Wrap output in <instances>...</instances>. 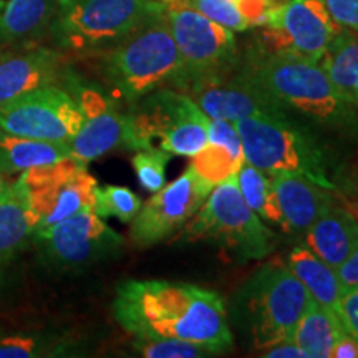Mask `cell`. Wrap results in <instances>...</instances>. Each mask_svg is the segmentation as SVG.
Returning a JSON list of instances; mask_svg holds the SVG:
<instances>
[{"label":"cell","mask_w":358,"mask_h":358,"mask_svg":"<svg viewBox=\"0 0 358 358\" xmlns=\"http://www.w3.org/2000/svg\"><path fill=\"white\" fill-rule=\"evenodd\" d=\"M113 315L134 338L187 340L213 353L232 345L221 295L185 282H123L116 289Z\"/></svg>","instance_id":"cell-1"},{"label":"cell","mask_w":358,"mask_h":358,"mask_svg":"<svg viewBox=\"0 0 358 358\" xmlns=\"http://www.w3.org/2000/svg\"><path fill=\"white\" fill-rule=\"evenodd\" d=\"M244 73L282 106L338 131L357 134V110L338 92L320 64L294 53L252 57Z\"/></svg>","instance_id":"cell-2"},{"label":"cell","mask_w":358,"mask_h":358,"mask_svg":"<svg viewBox=\"0 0 358 358\" xmlns=\"http://www.w3.org/2000/svg\"><path fill=\"white\" fill-rule=\"evenodd\" d=\"M100 73L115 96L134 105L148 93L173 83L178 87L182 60L166 15L146 24L101 55Z\"/></svg>","instance_id":"cell-3"},{"label":"cell","mask_w":358,"mask_h":358,"mask_svg":"<svg viewBox=\"0 0 358 358\" xmlns=\"http://www.w3.org/2000/svg\"><path fill=\"white\" fill-rule=\"evenodd\" d=\"M163 15L159 0H55L48 34L62 50L105 52Z\"/></svg>","instance_id":"cell-4"},{"label":"cell","mask_w":358,"mask_h":358,"mask_svg":"<svg viewBox=\"0 0 358 358\" xmlns=\"http://www.w3.org/2000/svg\"><path fill=\"white\" fill-rule=\"evenodd\" d=\"M234 124L243 141L244 159L252 166L268 174H297L335 191L325 150L289 115L250 116Z\"/></svg>","instance_id":"cell-5"},{"label":"cell","mask_w":358,"mask_h":358,"mask_svg":"<svg viewBox=\"0 0 358 358\" xmlns=\"http://www.w3.org/2000/svg\"><path fill=\"white\" fill-rule=\"evenodd\" d=\"M129 150H159L192 158L208 145L209 118L187 93L159 88L131 105Z\"/></svg>","instance_id":"cell-6"},{"label":"cell","mask_w":358,"mask_h":358,"mask_svg":"<svg viewBox=\"0 0 358 358\" xmlns=\"http://www.w3.org/2000/svg\"><path fill=\"white\" fill-rule=\"evenodd\" d=\"M182 236L186 241H216L243 262L267 257L277 243L274 232L244 201L236 174L213 187Z\"/></svg>","instance_id":"cell-7"},{"label":"cell","mask_w":358,"mask_h":358,"mask_svg":"<svg viewBox=\"0 0 358 358\" xmlns=\"http://www.w3.org/2000/svg\"><path fill=\"white\" fill-rule=\"evenodd\" d=\"M310 294L287 266L268 264L249 284V313L254 345L266 350L292 340Z\"/></svg>","instance_id":"cell-8"},{"label":"cell","mask_w":358,"mask_h":358,"mask_svg":"<svg viewBox=\"0 0 358 358\" xmlns=\"http://www.w3.org/2000/svg\"><path fill=\"white\" fill-rule=\"evenodd\" d=\"M19 178L37 219L35 232L95 208L96 179L71 156L47 166L27 169Z\"/></svg>","instance_id":"cell-9"},{"label":"cell","mask_w":358,"mask_h":358,"mask_svg":"<svg viewBox=\"0 0 358 358\" xmlns=\"http://www.w3.org/2000/svg\"><path fill=\"white\" fill-rule=\"evenodd\" d=\"M166 20L182 60V75L176 90L198 78L231 70L237 50L231 29L189 6L166 7Z\"/></svg>","instance_id":"cell-10"},{"label":"cell","mask_w":358,"mask_h":358,"mask_svg":"<svg viewBox=\"0 0 358 358\" xmlns=\"http://www.w3.org/2000/svg\"><path fill=\"white\" fill-rule=\"evenodd\" d=\"M82 120L77 100L60 85L37 88L0 106V128L37 141L69 145Z\"/></svg>","instance_id":"cell-11"},{"label":"cell","mask_w":358,"mask_h":358,"mask_svg":"<svg viewBox=\"0 0 358 358\" xmlns=\"http://www.w3.org/2000/svg\"><path fill=\"white\" fill-rule=\"evenodd\" d=\"M42 257L57 268H82L122 252L124 239L90 209L34 234Z\"/></svg>","instance_id":"cell-12"},{"label":"cell","mask_w":358,"mask_h":358,"mask_svg":"<svg viewBox=\"0 0 358 358\" xmlns=\"http://www.w3.org/2000/svg\"><path fill=\"white\" fill-rule=\"evenodd\" d=\"M261 27L271 52L294 53L320 64L330 43L342 32L324 0H287L266 13Z\"/></svg>","instance_id":"cell-13"},{"label":"cell","mask_w":358,"mask_h":358,"mask_svg":"<svg viewBox=\"0 0 358 358\" xmlns=\"http://www.w3.org/2000/svg\"><path fill=\"white\" fill-rule=\"evenodd\" d=\"M211 191L213 187L206 185L194 169L186 168L181 176L153 192L141 204L129 227L131 243L138 248H151L173 236L199 211Z\"/></svg>","instance_id":"cell-14"},{"label":"cell","mask_w":358,"mask_h":358,"mask_svg":"<svg viewBox=\"0 0 358 358\" xmlns=\"http://www.w3.org/2000/svg\"><path fill=\"white\" fill-rule=\"evenodd\" d=\"M66 80V77H65ZM82 111V127L69 143L70 156L87 166L93 159L127 148L129 150V118L115 100L100 90L66 80Z\"/></svg>","instance_id":"cell-15"},{"label":"cell","mask_w":358,"mask_h":358,"mask_svg":"<svg viewBox=\"0 0 358 358\" xmlns=\"http://www.w3.org/2000/svg\"><path fill=\"white\" fill-rule=\"evenodd\" d=\"M181 92L187 93L198 103L208 118L239 122L250 116L289 115V110L254 83L244 70L234 75L224 71L198 78L187 83Z\"/></svg>","instance_id":"cell-16"},{"label":"cell","mask_w":358,"mask_h":358,"mask_svg":"<svg viewBox=\"0 0 358 358\" xmlns=\"http://www.w3.org/2000/svg\"><path fill=\"white\" fill-rule=\"evenodd\" d=\"M65 77L64 58L52 48H32L0 58V106L37 88L60 85Z\"/></svg>","instance_id":"cell-17"},{"label":"cell","mask_w":358,"mask_h":358,"mask_svg":"<svg viewBox=\"0 0 358 358\" xmlns=\"http://www.w3.org/2000/svg\"><path fill=\"white\" fill-rule=\"evenodd\" d=\"M272 186L282 214L280 227L290 234H303L327 208L337 203L335 191L297 174H272Z\"/></svg>","instance_id":"cell-18"},{"label":"cell","mask_w":358,"mask_h":358,"mask_svg":"<svg viewBox=\"0 0 358 358\" xmlns=\"http://www.w3.org/2000/svg\"><path fill=\"white\" fill-rule=\"evenodd\" d=\"M306 248L338 268L358 245V216L337 203L327 208L303 232Z\"/></svg>","instance_id":"cell-19"},{"label":"cell","mask_w":358,"mask_h":358,"mask_svg":"<svg viewBox=\"0 0 358 358\" xmlns=\"http://www.w3.org/2000/svg\"><path fill=\"white\" fill-rule=\"evenodd\" d=\"M37 219L20 178L0 196V268H8L34 239Z\"/></svg>","instance_id":"cell-20"},{"label":"cell","mask_w":358,"mask_h":358,"mask_svg":"<svg viewBox=\"0 0 358 358\" xmlns=\"http://www.w3.org/2000/svg\"><path fill=\"white\" fill-rule=\"evenodd\" d=\"M290 272L302 282L310 297L322 307L338 317L342 284H340L337 268L329 266L306 245H295L287 257ZM340 319V317H338Z\"/></svg>","instance_id":"cell-21"},{"label":"cell","mask_w":358,"mask_h":358,"mask_svg":"<svg viewBox=\"0 0 358 358\" xmlns=\"http://www.w3.org/2000/svg\"><path fill=\"white\" fill-rule=\"evenodd\" d=\"M55 0H0V47L48 32Z\"/></svg>","instance_id":"cell-22"},{"label":"cell","mask_w":358,"mask_h":358,"mask_svg":"<svg viewBox=\"0 0 358 358\" xmlns=\"http://www.w3.org/2000/svg\"><path fill=\"white\" fill-rule=\"evenodd\" d=\"M69 156V145L29 140L0 128V171L8 176L13 173L53 164Z\"/></svg>","instance_id":"cell-23"},{"label":"cell","mask_w":358,"mask_h":358,"mask_svg":"<svg viewBox=\"0 0 358 358\" xmlns=\"http://www.w3.org/2000/svg\"><path fill=\"white\" fill-rule=\"evenodd\" d=\"M347 332L337 315L310 299L299 320L292 340L303 353V358H330L340 335Z\"/></svg>","instance_id":"cell-24"},{"label":"cell","mask_w":358,"mask_h":358,"mask_svg":"<svg viewBox=\"0 0 358 358\" xmlns=\"http://www.w3.org/2000/svg\"><path fill=\"white\" fill-rule=\"evenodd\" d=\"M342 96L358 111V32L342 30L320 60Z\"/></svg>","instance_id":"cell-25"},{"label":"cell","mask_w":358,"mask_h":358,"mask_svg":"<svg viewBox=\"0 0 358 358\" xmlns=\"http://www.w3.org/2000/svg\"><path fill=\"white\" fill-rule=\"evenodd\" d=\"M236 181L244 201L259 217L282 226V214L272 186V174L252 166L244 159L236 174Z\"/></svg>","instance_id":"cell-26"},{"label":"cell","mask_w":358,"mask_h":358,"mask_svg":"<svg viewBox=\"0 0 358 358\" xmlns=\"http://www.w3.org/2000/svg\"><path fill=\"white\" fill-rule=\"evenodd\" d=\"M243 163L244 158L236 156L229 148L208 141L198 155L192 156L189 166L206 185L214 187L237 174Z\"/></svg>","instance_id":"cell-27"},{"label":"cell","mask_w":358,"mask_h":358,"mask_svg":"<svg viewBox=\"0 0 358 358\" xmlns=\"http://www.w3.org/2000/svg\"><path fill=\"white\" fill-rule=\"evenodd\" d=\"M64 350L60 338L42 332H13L0 335V358L52 357Z\"/></svg>","instance_id":"cell-28"},{"label":"cell","mask_w":358,"mask_h":358,"mask_svg":"<svg viewBox=\"0 0 358 358\" xmlns=\"http://www.w3.org/2000/svg\"><path fill=\"white\" fill-rule=\"evenodd\" d=\"M140 196L124 186H103L95 191V211L101 219L116 217L122 222H131L141 208Z\"/></svg>","instance_id":"cell-29"},{"label":"cell","mask_w":358,"mask_h":358,"mask_svg":"<svg viewBox=\"0 0 358 358\" xmlns=\"http://www.w3.org/2000/svg\"><path fill=\"white\" fill-rule=\"evenodd\" d=\"M134 348L148 358H198L213 353L203 345L179 338H134Z\"/></svg>","instance_id":"cell-30"},{"label":"cell","mask_w":358,"mask_h":358,"mask_svg":"<svg viewBox=\"0 0 358 358\" xmlns=\"http://www.w3.org/2000/svg\"><path fill=\"white\" fill-rule=\"evenodd\" d=\"M171 155L159 150H138L134 151L131 164L146 191L156 192L166 185V166Z\"/></svg>","instance_id":"cell-31"},{"label":"cell","mask_w":358,"mask_h":358,"mask_svg":"<svg viewBox=\"0 0 358 358\" xmlns=\"http://www.w3.org/2000/svg\"><path fill=\"white\" fill-rule=\"evenodd\" d=\"M187 6L232 32H244L249 29V22L241 12L237 0H187Z\"/></svg>","instance_id":"cell-32"},{"label":"cell","mask_w":358,"mask_h":358,"mask_svg":"<svg viewBox=\"0 0 358 358\" xmlns=\"http://www.w3.org/2000/svg\"><path fill=\"white\" fill-rule=\"evenodd\" d=\"M338 317L347 332L358 342V284L342 292Z\"/></svg>","instance_id":"cell-33"},{"label":"cell","mask_w":358,"mask_h":358,"mask_svg":"<svg viewBox=\"0 0 358 358\" xmlns=\"http://www.w3.org/2000/svg\"><path fill=\"white\" fill-rule=\"evenodd\" d=\"M334 20L347 30L358 32V0H324Z\"/></svg>","instance_id":"cell-34"},{"label":"cell","mask_w":358,"mask_h":358,"mask_svg":"<svg viewBox=\"0 0 358 358\" xmlns=\"http://www.w3.org/2000/svg\"><path fill=\"white\" fill-rule=\"evenodd\" d=\"M337 274L343 290L358 284V245L352 252V256L337 268Z\"/></svg>","instance_id":"cell-35"},{"label":"cell","mask_w":358,"mask_h":358,"mask_svg":"<svg viewBox=\"0 0 358 358\" xmlns=\"http://www.w3.org/2000/svg\"><path fill=\"white\" fill-rule=\"evenodd\" d=\"M330 358H358V342L350 334L343 332L335 342Z\"/></svg>","instance_id":"cell-36"},{"label":"cell","mask_w":358,"mask_h":358,"mask_svg":"<svg viewBox=\"0 0 358 358\" xmlns=\"http://www.w3.org/2000/svg\"><path fill=\"white\" fill-rule=\"evenodd\" d=\"M335 191H340V196L350 206V211L358 216V178H343L342 185L335 186Z\"/></svg>","instance_id":"cell-37"},{"label":"cell","mask_w":358,"mask_h":358,"mask_svg":"<svg viewBox=\"0 0 358 358\" xmlns=\"http://www.w3.org/2000/svg\"><path fill=\"white\" fill-rule=\"evenodd\" d=\"M264 357L267 358H303V353L299 348L294 340H287V342H280L274 347L266 348Z\"/></svg>","instance_id":"cell-38"},{"label":"cell","mask_w":358,"mask_h":358,"mask_svg":"<svg viewBox=\"0 0 358 358\" xmlns=\"http://www.w3.org/2000/svg\"><path fill=\"white\" fill-rule=\"evenodd\" d=\"M8 284H10V280H8V268H0V297L6 294Z\"/></svg>","instance_id":"cell-39"},{"label":"cell","mask_w":358,"mask_h":358,"mask_svg":"<svg viewBox=\"0 0 358 358\" xmlns=\"http://www.w3.org/2000/svg\"><path fill=\"white\" fill-rule=\"evenodd\" d=\"M10 176L6 174L3 171H0V196L3 194L8 189V186H10Z\"/></svg>","instance_id":"cell-40"},{"label":"cell","mask_w":358,"mask_h":358,"mask_svg":"<svg viewBox=\"0 0 358 358\" xmlns=\"http://www.w3.org/2000/svg\"><path fill=\"white\" fill-rule=\"evenodd\" d=\"M159 2H163L166 7H169V6H187V0H159Z\"/></svg>","instance_id":"cell-41"},{"label":"cell","mask_w":358,"mask_h":358,"mask_svg":"<svg viewBox=\"0 0 358 358\" xmlns=\"http://www.w3.org/2000/svg\"><path fill=\"white\" fill-rule=\"evenodd\" d=\"M264 2L271 3V6H277V3H282V2H280V0H264Z\"/></svg>","instance_id":"cell-42"}]
</instances>
